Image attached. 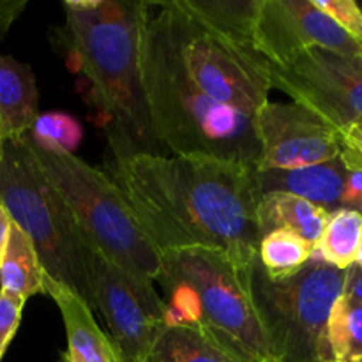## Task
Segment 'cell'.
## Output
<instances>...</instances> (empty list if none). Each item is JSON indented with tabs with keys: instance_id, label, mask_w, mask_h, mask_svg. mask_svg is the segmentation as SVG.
<instances>
[{
	"instance_id": "6da1fadb",
	"label": "cell",
	"mask_w": 362,
	"mask_h": 362,
	"mask_svg": "<svg viewBox=\"0 0 362 362\" xmlns=\"http://www.w3.org/2000/svg\"><path fill=\"white\" fill-rule=\"evenodd\" d=\"M257 168L209 156L113 158L112 179L158 247H209L246 269L257 257Z\"/></svg>"
},
{
	"instance_id": "7a4b0ae2",
	"label": "cell",
	"mask_w": 362,
	"mask_h": 362,
	"mask_svg": "<svg viewBox=\"0 0 362 362\" xmlns=\"http://www.w3.org/2000/svg\"><path fill=\"white\" fill-rule=\"evenodd\" d=\"M141 4L124 0L64 2L73 57L106 117L113 158L168 156L152 127L140 73Z\"/></svg>"
},
{
	"instance_id": "3957f363",
	"label": "cell",
	"mask_w": 362,
	"mask_h": 362,
	"mask_svg": "<svg viewBox=\"0 0 362 362\" xmlns=\"http://www.w3.org/2000/svg\"><path fill=\"white\" fill-rule=\"evenodd\" d=\"M156 281L166 296V325L202 332L239 362H274L244 269L228 255L209 247L163 251Z\"/></svg>"
},
{
	"instance_id": "277c9868",
	"label": "cell",
	"mask_w": 362,
	"mask_h": 362,
	"mask_svg": "<svg viewBox=\"0 0 362 362\" xmlns=\"http://www.w3.org/2000/svg\"><path fill=\"white\" fill-rule=\"evenodd\" d=\"M140 32L191 87L218 105L257 117L269 103L267 60L212 30L180 0H144Z\"/></svg>"
},
{
	"instance_id": "5b68a950",
	"label": "cell",
	"mask_w": 362,
	"mask_h": 362,
	"mask_svg": "<svg viewBox=\"0 0 362 362\" xmlns=\"http://www.w3.org/2000/svg\"><path fill=\"white\" fill-rule=\"evenodd\" d=\"M27 141L39 168L69 207L83 239L120 269L154 283L161 272V250L110 173L73 152L48 151L35 147L28 138Z\"/></svg>"
},
{
	"instance_id": "8992f818",
	"label": "cell",
	"mask_w": 362,
	"mask_h": 362,
	"mask_svg": "<svg viewBox=\"0 0 362 362\" xmlns=\"http://www.w3.org/2000/svg\"><path fill=\"white\" fill-rule=\"evenodd\" d=\"M0 204L32 240L49 278L73 290L94 310L85 258V239L69 207L39 168L27 138L4 140Z\"/></svg>"
},
{
	"instance_id": "52a82bcc",
	"label": "cell",
	"mask_w": 362,
	"mask_h": 362,
	"mask_svg": "<svg viewBox=\"0 0 362 362\" xmlns=\"http://www.w3.org/2000/svg\"><path fill=\"white\" fill-rule=\"evenodd\" d=\"M346 274L315 258L283 281L269 279L258 257L244 269L274 362H329V315L345 292Z\"/></svg>"
},
{
	"instance_id": "ba28073f",
	"label": "cell",
	"mask_w": 362,
	"mask_h": 362,
	"mask_svg": "<svg viewBox=\"0 0 362 362\" xmlns=\"http://www.w3.org/2000/svg\"><path fill=\"white\" fill-rule=\"evenodd\" d=\"M85 258L95 308L112 332L120 362H144L166 327L165 299L141 279L85 240Z\"/></svg>"
},
{
	"instance_id": "9c48e42d",
	"label": "cell",
	"mask_w": 362,
	"mask_h": 362,
	"mask_svg": "<svg viewBox=\"0 0 362 362\" xmlns=\"http://www.w3.org/2000/svg\"><path fill=\"white\" fill-rule=\"evenodd\" d=\"M272 88L341 131L362 120V55L308 48L283 66L267 62Z\"/></svg>"
},
{
	"instance_id": "30bf717a",
	"label": "cell",
	"mask_w": 362,
	"mask_h": 362,
	"mask_svg": "<svg viewBox=\"0 0 362 362\" xmlns=\"http://www.w3.org/2000/svg\"><path fill=\"white\" fill-rule=\"evenodd\" d=\"M253 49L274 66H283L308 48L362 55L354 41L313 0H260L253 25Z\"/></svg>"
},
{
	"instance_id": "8fae6325",
	"label": "cell",
	"mask_w": 362,
	"mask_h": 362,
	"mask_svg": "<svg viewBox=\"0 0 362 362\" xmlns=\"http://www.w3.org/2000/svg\"><path fill=\"white\" fill-rule=\"evenodd\" d=\"M260 156L257 170H290L331 161L341 154L334 127L303 106L269 101L257 113Z\"/></svg>"
},
{
	"instance_id": "7c38bea8",
	"label": "cell",
	"mask_w": 362,
	"mask_h": 362,
	"mask_svg": "<svg viewBox=\"0 0 362 362\" xmlns=\"http://www.w3.org/2000/svg\"><path fill=\"white\" fill-rule=\"evenodd\" d=\"M42 286L62 315L67 336L64 362H120L115 345L101 331L92 315V308L81 297L48 274H45Z\"/></svg>"
},
{
	"instance_id": "4fadbf2b",
	"label": "cell",
	"mask_w": 362,
	"mask_h": 362,
	"mask_svg": "<svg viewBox=\"0 0 362 362\" xmlns=\"http://www.w3.org/2000/svg\"><path fill=\"white\" fill-rule=\"evenodd\" d=\"M255 175L260 194H293L329 212L343 207L346 170L339 158L300 168L257 170Z\"/></svg>"
},
{
	"instance_id": "5bb4252c",
	"label": "cell",
	"mask_w": 362,
	"mask_h": 362,
	"mask_svg": "<svg viewBox=\"0 0 362 362\" xmlns=\"http://www.w3.org/2000/svg\"><path fill=\"white\" fill-rule=\"evenodd\" d=\"M37 85L30 66L0 53V129L4 140H20L37 119Z\"/></svg>"
},
{
	"instance_id": "9a60e30c",
	"label": "cell",
	"mask_w": 362,
	"mask_h": 362,
	"mask_svg": "<svg viewBox=\"0 0 362 362\" xmlns=\"http://www.w3.org/2000/svg\"><path fill=\"white\" fill-rule=\"evenodd\" d=\"M329 216V211L293 194H262L257 211L260 239L272 230H288L317 247Z\"/></svg>"
},
{
	"instance_id": "2e32d148",
	"label": "cell",
	"mask_w": 362,
	"mask_h": 362,
	"mask_svg": "<svg viewBox=\"0 0 362 362\" xmlns=\"http://www.w3.org/2000/svg\"><path fill=\"white\" fill-rule=\"evenodd\" d=\"M45 274L32 240L13 223L0 257V290L27 300L35 293H45Z\"/></svg>"
},
{
	"instance_id": "e0dca14e",
	"label": "cell",
	"mask_w": 362,
	"mask_h": 362,
	"mask_svg": "<svg viewBox=\"0 0 362 362\" xmlns=\"http://www.w3.org/2000/svg\"><path fill=\"white\" fill-rule=\"evenodd\" d=\"M187 11L218 34L253 48V25L260 0H180Z\"/></svg>"
},
{
	"instance_id": "ac0fdd59",
	"label": "cell",
	"mask_w": 362,
	"mask_h": 362,
	"mask_svg": "<svg viewBox=\"0 0 362 362\" xmlns=\"http://www.w3.org/2000/svg\"><path fill=\"white\" fill-rule=\"evenodd\" d=\"M362 246V212L341 207L331 212L324 233L315 247V260H322L339 271H349L357 262Z\"/></svg>"
},
{
	"instance_id": "d6986e66",
	"label": "cell",
	"mask_w": 362,
	"mask_h": 362,
	"mask_svg": "<svg viewBox=\"0 0 362 362\" xmlns=\"http://www.w3.org/2000/svg\"><path fill=\"white\" fill-rule=\"evenodd\" d=\"M144 362H239L205 338L182 325H166Z\"/></svg>"
},
{
	"instance_id": "ffe728a7",
	"label": "cell",
	"mask_w": 362,
	"mask_h": 362,
	"mask_svg": "<svg viewBox=\"0 0 362 362\" xmlns=\"http://www.w3.org/2000/svg\"><path fill=\"white\" fill-rule=\"evenodd\" d=\"M315 247L303 237L288 230H272L258 243L257 257L262 269L272 281L296 276L313 258Z\"/></svg>"
},
{
	"instance_id": "44dd1931",
	"label": "cell",
	"mask_w": 362,
	"mask_h": 362,
	"mask_svg": "<svg viewBox=\"0 0 362 362\" xmlns=\"http://www.w3.org/2000/svg\"><path fill=\"white\" fill-rule=\"evenodd\" d=\"M329 362H362V303L343 296L327 322Z\"/></svg>"
},
{
	"instance_id": "7402d4cb",
	"label": "cell",
	"mask_w": 362,
	"mask_h": 362,
	"mask_svg": "<svg viewBox=\"0 0 362 362\" xmlns=\"http://www.w3.org/2000/svg\"><path fill=\"white\" fill-rule=\"evenodd\" d=\"M25 136L41 148H60L73 152L80 145L83 129L74 117L60 112H49L37 115L30 131Z\"/></svg>"
},
{
	"instance_id": "603a6c76",
	"label": "cell",
	"mask_w": 362,
	"mask_h": 362,
	"mask_svg": "<svg viewBox=\"0 0 362 362\" xmlns=\"http://www.w3.org/2000/svg\"><path fill=\"white\" fill-rule=\"evenodd\" d=\"M313 4L362 46V9L359 2H354V0H313Z\"/></svg>"
},
{
	"instance_id": "cb8c5ba5",
	"label": "cell",
	"mask_w": 362,
	"mask_h": 362,
	"mask_svg": "<svg viewBox=\"0 0 362 362\" xmlns=\"http://www.w3.org/2000/svg\"><path fill=\"white\" fill-rule=\"evenodd\" d=\"M25 303L21 297L0 290V359L20 327Z\"/></svg>"
},
{
	"instance_id": "d4e9b609",
	"label": "cell",
	"mask_w": 362,
	"mask_h": 362,
	"mask_svg": "<svg viewBox=\"0 0 362 362\" xmlns=\"http://www.w3.org/2000/svg\"><path fill=\"white\" fill-rule=\"evenodd\" d=\"M27 4L25 2H0V37L7 32V28L11 27L14 20L18 18V14L25 9Z\"/></svg>"
},
{
	"instance_id": "484cf974",
	"label": "cell",
	"mask_w": 362,
	"mask_h": 362,
	"mask_svg": "<svg viewBox=\"0 0 362 362\" xmlns=\"http://www.w3.org/2000/svg\"><path fill=\"white\" fill-rule=\"evenodd\" d=\"M338 133H339V138H341L343 144L349 145V147H352V148H356L357 152H361L362 154V120H357V122L350 124L349 127L338 131Z\"/></svg>"
},
{
	"instance_id": "4316f807",
	"label": "cell",
	"mask_w": 362,
	"mask_h": 362,
	"mask_svg": "<svg viewBox=\"0 0 362 362\" xmlns=\"http://www.w3.org/2000/svg\"><path fill=\"white\" fill-rule=\"evenodd\" d=\"M345 293L346 296L354 297L356 300H359V303H362V271L357 267V265H354V267L349 269Z\"/></svg>"
},
{
	"instance_id": "83f0119b",
	"label": "cell",
	"mask_w": 362,
	"mask_h": 362,
	"mask_svg": "<svg viewBox=\"0 0 362 362\" xmlns=\"http://www.w3.org/2000/svg\"><path fill=\"white\" fill-rule=\"evenodd\" d=\"M11 225H13V221H11V218H9V214H7L6 207L0 204V257H2L4 247H6L7 237H9Z\"/></svg>"
},
{
	"instance_id": "f1b7e54d",
	"label": "cell",
	"mask_w": 362,
	"mask_h": 362,
	"mask_svg": "<svg viewBox=\"0 0 362 362\" xmlns=\"http://www.w3.org/2000/svg\"><path fill=\"white\" fill-rule=\"evenodd\" d=\"M356 265H357V267H359L361 271H362V246H361L359 255H357V262H356Z\"/></svg>"
},
{
	"instance_id": "f546056e",
	"label": "cell",
	"mask_w": 362,
	"mask_h": 362,
	"mask_svg": "<svg viewBox=\"0 0 362 362\" xmlns=\"http://www.w3.org/2000/svg\"><path fill=\"white\" fill-rule=\"evenodd\" d=\"M2 145H4V136H2V129H0V154H2Z\"/></svg>"
},
{
	"instance_id": "4dcf8cb0",
	"label": "cell",
	"mask_w": 362,
	"mask_h": 362,
	"mask_svg": "<svg viewBox=\"0 0 362 362\" xmlns=\"http://www.w3.org/2000/svg\"><path fill=\"white\" fill-rule=\"evenodd\" d=\"M359 6H361V9H362V4H359Z\"/></svg>"
},
{
	"instance_id": "1f68e13d",
	"label": "cell",
	"mask_w": 362,
	"mask_h": 362,
	"mask_svg": "<svg viewBox=\"0 0 362 362\" xmlns=\"http://www.w3.org/2000/svg\"><path fill=\"white\" fill-rule=\"evenodd\" d=\"M361 212H362V207H361Z\"/></svg>"
}]
</instances>
